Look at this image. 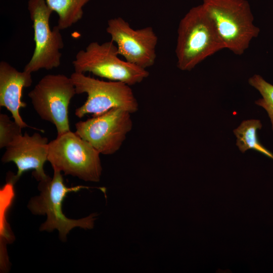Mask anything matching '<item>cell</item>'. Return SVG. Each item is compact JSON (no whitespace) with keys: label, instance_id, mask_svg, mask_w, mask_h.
<instances>
[{"label":"cell","instance_id":"1","mask_svg":"<svg viewBox=\"0 0 273 273\" xmlns=\"http://www.w3.org/2000/svg\"><path fill=\"white\" fill-rule=\"evenodd\" d=\"M223 49L215 25L203 5L192 8L180 20L177 29V67L182 71H190Z\"/></svg>","mask_w":273,"mask_h":273},{"label":"cell","instance_id":"2","mask_svg":"<svg viewBox=\"0 0 273 273\" xmlns=\"http://www.w3.org/2000/svg\"><path fill=\"white\" fill-rule=\"evenodd\" d=\"M38 196L32 198L27 205L31 212L34 215L47 216V220L40 226V231L52 232L57 230L59 238L66 241L67 236L73 228L79 227L84 229L93 228L95 214L79 219H70L63 213L62 207L64 199L68 193L77 192L81 189L89 187L77 186L66 187L64 183L61 172L54 170L52 177H49L39 181Z\"/></svg>","mask_w":273,"mask_h":273},{"label":"cell","instance_id":"3","mask_svg":"<svg viewBox=\"0 0 273 273\" xmlns=\"http://www.w3.org/2000/svg\"><path fill=\"white\" fill-rule=\"evenodd\" d=\"M202 5L211 17L225 49L237 55L243 54L260 32L253 23L248 1L203 0Z\"/></svg>","mask_w":273,"mask_h":273},{"label":"cell","instance_id":"4","mask_svg":"<svg viewBox=\"0 0 273 273\" xmlns=\"http://www.w3.org/2000/svg\"><path fill=\"white\" fill-rule=\"evenodd\" d=\"M100 155L88 142L71 130L49 143L48 161L53 170L85 181H100L102 171Z\"/></svg>","mask_w":273,"mask_h":273},{"label":"cell","instance_id":"5","mask_svg":"<svg viewBox=\"0 0 273 273\" xmlns=\"http://www.w3.org/2000/svg\"><path fill=\"white\" fill-rule=\"evenodd\" d=\"M117 46L111 40L102 43L90 42L85 50L79 51L72 62L74 72L93 74L129 85L141 82L149 72L119 57Z\"/></svg>","mask_w":273,"mask_h":273},{"label":"cell","instance_id":"6","mask_svg":"<svg viewBox=\"0 0 273 273\" xmlns=\"http://www.w3.org/2000/svg\"><path fill=\"white\" fill-rule=\"evenodd\" d=\"M70 78L76 94L87 95L85 103L75 111L82 118L92 114L99 116L114 108H121L131 114L139 109V104L130 85L120 81H106L74 72Z\"/></svg>","mask_w":273,"mask_h":273},{"label":"cell","instance_id":"7","mask_svg":"<svg viewBox=\"0 0 273 273\" xmlns=\"http://www.w3.org/2000/svg\"><path fill=\"white\" fill-rule=\"evenodd\" d=\"M76 94L70 77L57 74L44 76L28 96L39 116L53 124L60 135L70 131L68 107Z\"/></svg>","mask_w":273,"mask_h":273},{"label":"cell","instance_id":"8","mask_svg":"<svg viewBox=\"0 0 273 273\" xmlns=\"http://www.w3.org/2000/svg\"><path fill=\"white\" fill-rule=\"evenodd\" d=\"M28 10L33 23L35 48L24 70L30 73L40 69L51 70L61 64L64 42L61 30L56 25L51 29L50 19L53 11L45 0H29Z\"/></svg>","mask_w":273,"mask_h":273},{"label":"cell","instance_id":"9","mask_svg":"<svg viewBox=\"0 0 273 273\" xmlns=\"http://www.w3.org/2000/svg\"><path fill=\"white\" fill-rule=\"evenodd\" d=\"M133 126L131 113L114 108L75 125V133L100 154L111 155L118 151Z\"/></svg>","mask_w":273,"mask_h":273},{"label":"cell","instance_id":"10","mask_svg":"<svg viewBox=\"0 0 273 273\" xmlns=\"http://www.w3.org/2000/svg\"><path fill=\"white\" fill-rule=\"evenodd\" d=\"M106 31L126 61L146 69L154 64L158 37L152 27L134 29L117 17L108 21Z\"/></svg>","mask_w":273,"mask_h":273},{"label":"cell","instance_id":"11","mask_svg":"<svg viewBox=\"0 0 273 273\" xmlns=\"http://www.w3.org/2000/svg\"><path fill=\"white\" fill-rule=\"evenodd\" d=\"M49 142L47 138L38 132L30 135L26 132L18 137L6 150L2 157L4 163L14 162L17 168L16 175L8 178L15 183L25 171L32 169V175L39 181L49 176L46 174L43 165L48 161Z\"/></svg>","mask_w":273,"mask_h":273},{"label":"cell","instance_id":"12","mask_svg":"<svg viewBox=\"0 0 273 273\" xmlns=\"http://www.w3.org/2000/svg\"><path fill=\"white\" fill-rule=\"evenodd\" d=\"M31 73L18 71L6 61L0 62V106L6 108L23 128L29 127L22 118L20 109L26 106L21 100L24 87L32 83Z\"/></svg>","mask_w":273,"mask_h":273},{"label":"cell","instance_id":"13","mask_svg":"<svg viewBox=\"0 0 273 273\" xmlns=\"http://www.w3.org/2000/svg\"><path fill=\"white\" fill-rule=\"evenodd\" d=\"M14 183L7 179V183L0 191L1 196V268L6 270L9 261L6 253V245L14 240L10 227L7 221V212L12 203L15 196Z\"/></svg>","mask_w":273,"mask_h":273},{"label":"cell","instance_id":"14","mask_svg":"<svg viewBox=\"0 0 273 273\" xmlns=\"http://www.w3.org/2000/svg\"><path fill=\"white\" fill-rule=\"evenodd\" d=\"M49 7L58 15V27L61 30L77 23L83 15V8L90 0H45Z\"/></svg>","mask_w":273,"mask_h":273},{"label":"cell","instance_id":"15","mask_svg":"<svg viewBox=\"0 0 273 273\" xmlns=\"http://www.w3.org/2000/svg\"><path fill=\"white\" fill-rule=\"evenodd\" d=\"M262 127L259 120H247L242 121L234 130L237 138V146L244 153L249 149H253L273 159V154L263 147L259 142L257 130Z\"/></svg>","mask_w":273,"mask_h":273},{"label":"cell","instance_id":"16","mask_svg":"<svg viewBox=\"0 0 273 273\" xmlns=\"http://www.w3.org/2000/svg\"><path fill=\"white\" fill-rule=\"evenodd\" d=\"M249 83L256 88L262 98L255 101V104L263 107L267 111L270 119L273 130V85L265 81L262 77L254 74L248 80Z\"/></svg>","mask_w":273,"mask_h":273},{"label":"cell","instance_id":"17","mask_svg":"<svg viewBox=\"0 0 273 273\" xmlns=\"http://www.w3.org/2000/svg\"><path fill=\"white\" fill-rule=\"evenodd\" d=\"M23 128L8 115L0 114V148H7L22 135Z\"/></svg>","mask_w":273,"mask_h":273}]
</instances>
